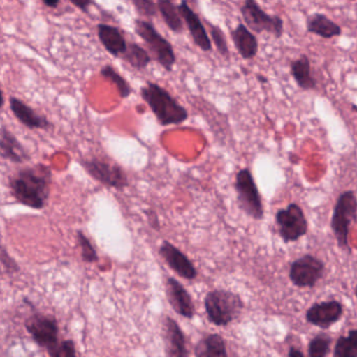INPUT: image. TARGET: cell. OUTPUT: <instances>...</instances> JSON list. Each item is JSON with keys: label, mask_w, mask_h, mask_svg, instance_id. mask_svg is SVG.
I'll use <instances>...</instances> for the list:
<instances>
[{"label": "cell", "mask_w": 357, "mask_h": 357, "mask_svg": "<svg viewBox=\"0 0 357 357\" xmlns=\"http://www.w3.org/2000/svg\"><path fill=\"white\" fill-rule=\"evenodd\" d=\"M52 178L50 167L41 163L21 169L8 180L10 195L21 205L42 210L50 199Z\"/></svg>", "instance_id": "6da1fadb"}, {"label": "cell", "mask_w": 357, "mask_h": 357, "mask_svg": "<svg viewBox=\"0 0 357 357\" xmlns=\"http://www.w3.org/2000/svg\"><path fill=\"white\" fill-rule=\"evenodd\" d=\"M140 96L156 117L159 125L163 127L182 125L189 119L188 110L157 83L147 82L146 85L140 88Z\"/></svg>", "instance_id": "7a4b0ae2"}, {"label": "cell", "mask_w": 357, "mask_h": 357, "mask_svg": "<svg viewBox=\"0 0 357 357\" xmlns=\"http://www.w3.org/2000/svg\"><path fill=\"white\" fill-rule=\"evenodd\" d=\"M134 31L146 44L152 60L168 73H172L176 64V54L171 42L159 33L151 21L145 19L134 20Z\"/></svg>", "instance_id": "3957f363"}, {"label": "cell", "mask_w": 357, "mask_h": 357, "mask_svg": "<svg viewBox=\"0 0 357 357\" xmlns=\"http://www.w3.org/2000/svg\"><path fill=\"white\" fill-rule=\"evenodd\" d=\"M357 201L356 191L346 190L337 197L333 208L330 227L340 249L351 253L349 233L352 224L356 222Z\"/></svg>", "instance_id": "277c9868"}, {"label": "cell", "mask_w": 357, "mask_h": 357, "mask_svg": "<svg viewBox=\"0 0 357 357\" xmlns=\"http://www.w3.org/2000/svg\"><path fill=\"white\" fill-rule=\"evenodd\" d=\"M207 318L217 326H226L238 318L243 302L237 294L226 289L210 291L205 299Z\"/></svg>", "instance_id": "5b68a950"}, {"label": "cell", "mask_w": 357, "mask_h": 357, "mask_svg": "<svg viewBox=\"0 0 357 357\" xmlns=\"http://www.w3.org/2000/svg\"><path fill=\"white\" fill-rule=\"evenodd\" d=\"M241 16L245 26L254 33H268L276 39L284 35V20L278 15H270L263 10L257 0H243L240 6Z\"/></svg>", "instance_id": "8992f818"}, {"label": "cell", "mask_w": 357, "mask_h": 357, "mask_svg": "<svg viewBox=\"0 0 357 357\" xmlns=\"http://www.w3.org/2000/svg\"><path fill=\"white\" fill-rule=\"evenodd\" d=\"M235 190L239 208L249 218L261 220L264 218V206L261 193L249 167L240 169L235 180Z\"/></svg>", "instance_id": "52a82bcc"}, {"label": "cell", "mask_w": 357, "mask_h": 357, "mask_svg": "<svg viewBox=\"0 0 357 357\" xmlns=\"http://www.w3.org/2000/svg\"><path fill=\"white\" fill-rule=\"evenodd\" d=\"M81 165L90 177L104 186L123 190L129 185L123 167L108 157L92 156L82 160Z\"/></svg>", "instance_id": "ba28073f"}, {"label": "cell", "mask_w": 357, "mask_h": 357, "mask_svg": "<svg viewBox=\"0 0 357 357\" xmlns=\"http://www.w3.org/2000/svg\"><path fill=\"white\" fill-rule=\"evenodd\" d=\"M276 222L279 235L285 243H295L308 233L305 212L297 203H291L286 208L279 209Z\"/></svg>", "instance_id": "9c48e42d"}, {"label": "cell", "mask_w": 357, "mask_h": 357, "mask_svg": "<svg viewBox=\"0 0 357 357\" xmlns=\"http://www.w3.org/2000/svg\"><path fill=\"white\" fill-rule=\"evenodd\" d=\"M325 264L312 254L296 259L289 268V279L298 287H314L324 276Z\"/></svg>", "instance_id": "30bf717a"}, {"label": "cell", "mask_w": 357, "mask_h": 357, "mask_svg": "<svg viewBox=\"0 0 357 357\" xmlns=\"http://www.w3.org/2000/svg\"><path fill=\"white\" fill-rule=\"evenodd\" d=\"M177 10L182 21L187 25V29L195 45L201 48L203 52H213V44L207 35V29L198 14L191 8L188 0H182L180 4H177Z\"/></svg>", "instance_id": "8fae6325"}, {"label": "cell", "mask_w": 357, "mask_h": 357, "mask_svg": "<svg viewBox=\"0 0 357 357\" xmlns=\"http://www.w3.org/2000/svg\"><path fill=\"white\" fill-rule=\"evenodd\" d=\"M25 327L34 341L41 347L50 350L58 344L59 327L52 317L36 314L27 321Z\"/></svg>", "instance_id": "7c38bea8"}, {"label": "cell", "mask_w": 357, "mask_h": 357, "mask_svg": "<svg viewBox=\"0 0 357 357\" xmlns=\"http://www.w3.org/2000/svg\"><path fill=\"white\" fill-rule=\"evenodd\" d=\"M159 255L166 264L182 278L194 280L197 277V270L190 258L169 241H163L159 247Z\"/></svg>", "instance_id": "4fadbf2b"}, {"label": "cell", "mask_w": 357, "mask_h": 357, "mask_svg": "<svg viewBox=\"0 0 357 357\" xmlns=\"http://www.w3.org/2000/svg\"><path fill=\"white\" fill-rule=\"evenodd\" d=\"M342 314L343 305L341 302L331 300L314 304L306 312V320L321 328H329L341 319Z\"/></svg>", "instance_id": "5bb4252c"}, {"label": "cell", "mask_w": 357, "mask_h": 357, "mask_svg": "<svg viewBox=\"0 0 357 357\" xmlns=\"http://www.w3.org/2000/svg\"><path fill=\"white\" fill-rule=\"evenodd\" d=\"M166 291L170 305L177 314H182L184 318H193L195 312L194 305L190 294L182 283L178 282L173 277H169L166 283Z\"/></svg>", "instance_id": "9a60e30c"}, {"label": "cell", "mask_w": 357, "mask_h": 357, "mask_svg": "<svg viewBox=\"0 0 357 357\" xmlns=\"http://www.w3.org/2000/svg\"><path fill=\"white\" fill-rule=\"evenodd\" d=\"M163 339L167 357H188L186 339L175 321L167 317L163 323Z\"/></svg>", "instance_id": "2e32d148"}, {"label": "cell", "mask_w": 357, "mask_h": 357, "mask_svg": "<svg viewBox=\"0 0 357 357\" xmlns=\"http://www.w3.org/2000/svg\"><path fill=\"white\" fill-rule=\"evenodd\" d=\"M10 108L13 115L19 123L31 130H48L52 127L50 121L44 115L38 114L29 105L20 98H10Z\"/></svg>", "instance_id": "e0dca14e"}, {"label": "cell", "mask_w": 357, "mask_h": 357, "mask_svg": "<svg viewBox=\"0 0 357 357\" xmlns=\"http://www.w3.org/2000/svg\"><path fill=\"white\" fill-rule=\"evenodd\" d=\"M231 38L243 60H253L259 52V40L245 23H239L231 31Z\"/></svg>", "instance_id": "ac0fdd59"}, {"label": "cell", "mask_w": 357, "mask_h": 357, "mask_svg": "<svg viewBox=\"0 0 357 357\" xmlns=\"http://www.w3.org/2000/svg\"><path fill=\"white\" fill-rule=\"evenodd\" d=\"M99 40L104 46L105 50L115 58H121L122 54L127 50V40L123 31L119 27L105 23L96 25Z\"/></svg>", "instance_id": "d6986e66"}, {"label": "cell", "mask_w": 357, "mask_h": 357, "mask_svg": "<svg viewBox=\"0 0 357 357\" xmlns=\"http://www.w3.org/2000/svg\"><path fill=\"white\" fill-rule=\"evenodd\" d=\"M0 156L10 162L21 163L31 160L29 153L12 132L6 128H0Z\"/></svg>", "instance_id": "ffe728a7"}, {"label": "cell", "mask_w": 357, "mask_h": 357, "mask_svg": "<svg viewBox=\"0 0 357 357\" xmlns=\"http://www.w3.org/2000/svg\"><path fill=\"white\" fill-rule=\"evenodd\" d=\"M306 29L308 33L326 40L341 37L343 35L341 25L337 24L323 13H314L309 15L306 20Z\"/></svg>", "instance_id": "44dd1931"}, {"label": "cell", "mask_w": 357, "mask_h": 357, "mask_svg": "<svg viewBox=\"0 0 357 357\" xmlns=\"http://www.w3.org/2000/svg\"><path fill=\"white\" fill-rule=\"evenodd\" d=\"M291 75L302 90L309 91L316 88V81L312 73V62L307 54H301L291 62Z\"/></svg>", "instance_id": "7402d4cb"}, {"label": "cell", "mask_w": 357, "mask_h": 357, "mask_svg": "<svg viewBox=\"0 0 357 357\" xmlns=\"http://www.w3.org/2000/svg\"><path fill=\"white\" fill-rule=\"evenodd\" d=\"M156 6L157 12L161 14L168 29L173 33H182L184 31V21L173 0H157Z\"/></svg>", "instance_id": "603a6c76"}, {"label": "cell", "mask_w": 357, "mask_h": 357, "mask_svg": "<svg viewBox=\"0 0 357 357\" xmlns=\"http://www.w3.org/2000/svg\"><path fill=\"white\" fill-rule=\"evenodd\" d=\"M196 357H228L224 340L218 335L203 337L195 348Z\"/></svg>", "instance_id": "cb8c5ba5"}, {"label": "cell", "mask_w": 357, "mask_h": 357, "mask_svg": "<svg viewBox=\"0 0 357 357\" xmlns=\"http://www.w3.org/2000/svg\"><path fill=\"white\" fill-rule=\"evenodd\" d=\"M119 59L125 61L136 70H145L152 62V58L149 52H147L140 44L134 43V42L127 44V50Z\"/></svg>", "instance_id": "d4e9b609"}, {"label": "cell", "mask_w": 357, "mask_h": 357, "mask_svg": "<svg viewBox=\"0 0 357 357\" xmlns=\"http://www.w3.org/2000/svg\"><path fill=\"white\" fill-rule=\"evenodd\" d=\"M100 75L107 81L110 82L112 85L115 86L117 92H119V98H128L132 93V88L125 77H122L112 65H105L100 70Z\"/></svg>", "instance_id": "484cf974"}, {"label": "cell", "mask_w": 357, "mask_h": 357, "mask_svg": "<svg viewBox=\"0 0 357 357\" xmlns=\"http://www.w3.org/2000/svg\"><path fill=\"white\" fill-rule=\"evenodd\" d=\"M335 357H357V333L351 331L348 337H340L335 346Z\"/></svg>", "instance_id": "4316f807"}, {"label": "cell", "mask_w": 357, "mask_h": 357, "mask_svg": "<svg viewBox=\"0 0 357 357\" xmlns=\"http://www.w3.org/2000/svg\"><path fill=\"white\" fill-rule=\"evenodd\" d=\"M209 23L210 39L212 44L215 45L216 50L219 52L220 56L226 59H230L231 52L228 47V39H226V33L222 31L221 27L218 25Z\"/></svg>", "instance_id": "83f0119b"}, {"label": "cell", "mask_w": 357, "mask_h": 357, "mask_svg": "<svg viewBox=\"0 0 357 357\" xmlns=\"http://www.w3.org/2000/svg\"><path fill=\"white\" fill-rule=\"evenodd\" d=\"M77 241L80 250H81V257L84 262L94 264V262L99 261L98 252L83 231H78Z\"/></svg>", "instance_id": "f1b7e54d"}, {"label": "cell", "mask_w": 357, "mask_h": 357, "mask_svg": "<svg viewBox=\"0 0 357 357\" xmlns=\"http://www.w3.org/2000/svg\"><path fill=\"white\" fill-rule=\"evenodd\" d=\"M331 337L326 333H321L312 340L309 344L310 357H326L330 349Z\"/></svg>", "instance_id": "f546056e"}, {"label": "cell", "mask_w": 357, "mask_h": 357, "mask_svg": "<svg viewBox=\"0 0 357 357\" xmlns=\"http://www.w3.org/2000/svg\"><path fill=\"white\" fill-rule=\"evenodd\" d=\"M130 1L138 16L148 19V21L155 18L159 14L156 2L154 0H130Z\"/></svg>", "instance_id": "4dcf8cb0"}, {"label": "cell", "mask_w": 357, "mask_h": 357, "mask_svg": "<svg viewBox=\"0 0 357 357\" xmlns=\"http://www.w3.org/2000/svg\"><path fill=\"white\" fill-rule=\"evenodd\" d=\"M50 357H77L75 347L73 341H64L57 344L52 349L48 350Z\"/></svg>", "instance_id": "1f68e13d"}, {"label": "cell", "mask_w": 357, "mask_h": 357, "mask_svg": "<svg viewBox=\"0 0 357 357\" xmlns=\"http://www.w3.org/2000/svg\"><path fill=\"white\" fill-rule=\"evenodd\" d=\"M0 261L3 264L4 268L8 272H17L19 270V266H17L16 261L8 255L6 250L3 247H0Z\"/></svg>", "instance_id": "d6a6232c"}, {"label": "cell", "mask_w": 357, "mask_h": 357, "mask_svg": "<svg viewBox=\"0 0 357 357\" xmlns=\"http://www.w3.org/2000/svg\"><path fill=\"white\" fill-rule=\"evenodd\" d=\"M147 218H148L149 224L152 227L154 230H161V224H159V216H157L156 212L154 210H147L146 211Z\"/></svg>", "instance_id": "836d02e7"}, {"label": "cell", "mask_w": 357, "mask_h": 357, "mask_svg": "<svg viewBox=\"0 0 357 357\" xmlns=\"http://www.w3.org/2000/svg\"><path fill=\"white\" fill-rule=\"evenodd\" d=\"M73 6L75 8H79L83 13H88L90 6L94 4V0H69Z\"/></svg>", "instance_id": "e575fe53"}, {"label": "cell", "mask_w": 357, "mask_h": 357, "mask_svg": "<svg viewBox=\"0 0 357 357\" xmlns=\"http://www.w3.org/2000/svg\"><path fill=\"white\" fill-rule=\"evenodd\" d=\"M42 2H43L44 6L50 8H58L59 4H60V0H42Z\"/></svg>", "instance_id": "d590c367"}, {"label": "cell", "mask_w": 357, "mask_h": 357, "mask_svg": "<svg viewBox=\"0 0 357 357\" xmlns=\"http://www.w3.org/2000/svg\"><path fill=\"white\" fill-rule=\"evenodd\" d=\"M289 357H305L303 356V354H302L301 351H300L299 349H297V348L291 347V349H289Z\"/></svg>", "instance_id": "8d00e7d4"}, {"label": "cell", "mask_w": 357, "mask_h": 357, "mask_svg": "<svg viewBox=\"0 0 357 357\" xmlns=\"http://www.w3.org/2000/svg\"><path fill=\"white\" fill-rule=\"evenodd\" d=\"M4 102H6V98H4L3 91L0 89V109L4 106Z\"/></svg>", "instance_id": "74e56055"}, {"label": "cell", "mask_w": 357, "mask_h": 357, "mask_svg": "<svg viewBox=\"0 0 357 357\" xmlns=\"http://www.w3.org/2000/svg\"><path fill=\"white\" fill-rule=\"evenodd\" d=\"M257 79H258V81H259L260 83H262V84H266L268 82V79H266V77H264V75H258Z\"/></svg>", "instance_id": "f35d334b"}, {"label": "cell", "mask_w": 357, "mask_h": 357, "mask_svg": "<svg viewBox=\"0 0 357 357\" xmlns=\"http://www.w3.org/2000/svg\"><path fill=\"white\" fill-rule=\"evenodd\" d=\"M264 1H270V0H264Z\"/></svg>", "instance_id": "ab89813d"}, {"label": "cell", "mask_w": 357, "mask_h": 357, "mask_svg": "<svg viewBox=\"0 0 357 357\" xmlns=\"http://www.w3.org/2000/svg\"><path fill=\"white\" fill-rule=\"evenodd\" d=\"M351 1H354V0H351Z\"/></svg>", "instance_id": "60d3db41"}]
</instances>
